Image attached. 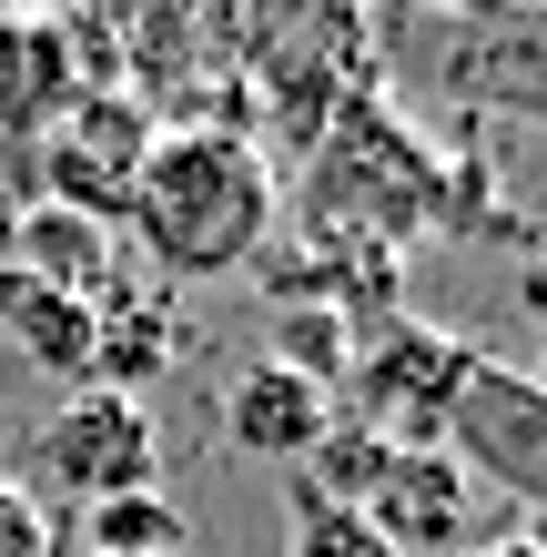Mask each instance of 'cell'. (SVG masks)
<instances>
[{
  "label": "cell",
  "instance_id": "13",
  "mask_svg": "<svg viewBox=\"0 0 547 557\" xmlns=\"http://www.w3.org/2000/svg\"><path fill=\"white\" fill-rule=\"evenodd\" d=\"M0 557H61L51 547V507L30 497L21 476H0Z\"/></svg>",
  "mask_w": 547,
  "mask_h": 557
},
{
  "label": "cell",
  "instance_id": "6",
  "mask_svg": "<svg viewBox=\"0 0 547 557\" xmlns=\"http://www.w3.org/2000/svg\"><path fill=\"white\" fill-rule=\"evenodd\" d=\"M152 133H163V122H152L122 82H91L21 162L41 173V203H51V213H82V223H102V234H112V223L133 213V183H142Z\"/></svg>",
  "mask_w": 547,
  "mask_h": 557
},
{
  "label": "cell",
  "instance_id": "9",
  "mask_svg": "<svg viewBox=\"0 0 547 557\" xmlns=\"http://www.w3.org/2000/svg\"><path fill=\"white\" fill-rule=\"evenodd\" d=\"M11 274H30V284H51V294H72V305L102 314L112 305V234L41 203V213H21V234H11Z\"/></svg>",
  "mask_w": 547,
  "mask_h": 557
},
{
  "label": "cell",
  "instance_id": "7",
  "mask_svg": "<svg viewBox=\"0 0 547 557\" xmlns=\"http://www.w3.org/2000/svg\"><path fill=\"white\" fill-rule=\"evenodd\" d=\"M345 425L335 406V375L325 366H295V355H264V366H244L234 385H223V436H234L244 456H264V467H314L325 456V436Z\"/></svg>",
  "mask_w": 547,
  "mask_h": 557
},
{
  "label": "cell",
  "instance_id": "15",
  "mask_svg": "<svg viewBox=\"0 0 547 557\" xmlns=\"http://www.w3.org/2000/svg\"><path fill=\"white\" fill-rule=\"evenodd\" d=\"M527 385H537V396H547V355H537V375H527Z\"/></svg>",
  "mask_w": 547,
  "mask_h": 557
},
{
  "label": "cell",
  "instance_id": "1",
  "mask_svg": "<svg viewBox=\"0 0 547 557\" xmlns=\"http://www.w3.org/2000/svg\"><path fill=\"white\" fill-rule=\"evenodd\" d=\"M274 203H284V183H274V152L253 133H192V122H163L152 152H142V183H133L122 234L142 244L152 274L213 284V274L264 264Z\"/></svg>",
  "mask_w": 547,
  "mask_h": 557
},
{
  "label": "cell",
  "instance_id": "5",
  "mask_svg": "<svg viewBox=\"0 0 547 557\" xmlns=\"http://www.w3.org/2000/svg\"><path fill=\"white\" fill-rule=\"evenodd\" d=\"M436 446L457 456L476 486H497V497L547 517V396L527 385V366L467 345L457 385H446V416H436Z\"/></svg>",
  "mask_w": 547,
  "mask_h": 557
},
{
  "label": "cell",
  "instance_id": "14",
  "mask_svg": "<svg viewBox=\"0 0 547 557\" xmlns=\"http://www.w3.org/2000/svg\"><path fill=\"white\" fill-rule=\"evenodd\" d=\"M518 305H527V314L547 324V244H537V253H527V264H518Z\"/></svg>",
  "mask_w": 547,
  "mask_h": 557
},
{
  "label": "cell",
  "instance_id": "10",
  "mask_svg": "<svg viewBox=\"0 0 547 557\" xmlns=\"http://www.w3.org/2000/svg\"><path fill=\"white\" fill-rule=\"evenodd\" d=\"M0 314H11V335L30 366H51V375H91V345H102V314L72 305V294H51V284H30V274H0Z\"/></svg>",
  "mask_w": 547,
  "mask_h": 557
},
{
  "label": "cell",
  "instance_id": "12",
  "mask_svg": "<svg viewBox=\"0 0 547 557\" xmlns=\"http://www.w3.org/2000/svg\"><path fill=\"white\" fill-rule=\"evenodd\" d=\"M284 528H295V557H396L356 507H335V497H314V486L295 476L284 486Z\"/></svg>",
  "mask_w": 547,
  "mask_h": 557
},
{
  "label": "cell",
  "instance_id": "11",
  "mask_svg": "<svg viewBox=\"0 0 547 557\" xmlns=\"http://www.w3.org/2000/svg\"><path fill=\"white\" fill-rule=\"evenodd\" d=\"M82 557H183V507L163 486H133V497H102L82 507Z\"/></svg>",
  "mask_w": 547,
  "mask_h": 557
},
{
  "label": "cell",
  "instance_id": "4",
  "mask_svg": "<svg viewBox=\"0 0 547 557\" xmlns=\"http://www.w3.org/2000/svg\"><path fill=\"white\" fill-rule=\"evenodd\" d=\"M163 476V436H152V406L122 396V385H72V406L41 416L30 436V497L61 507H102L133 497V486Z\"/></svg>",
  "mask_w": 547,
  "mask_h": 557
},
{
  "label": "cell",
  "instance_id": "3",
  "mask_svg": "<svg viewBox=\"0 0 547 557\" xmlns=\"http://www.w3.org/2000/svg\"><path fill=\"white\" fill-rule=\"evenodd\" d=\"M436 183H446V162L385 102H365V91L335 112V133L314 143V213L345 223V234H406V223H426Z\"/></svg>",
  "mask_w": 547,
  "mask_h": 557
},
{
  "label": "cell",
  "instance_id": "2",
  "mask_svg": "<svg viewBox=\"0 0 547 557\" xmlns=\"http://www.w3.org/2000/svg\"><path fill=\"white\" fill-rule=\"evenodd\" d=\"M304 486L356 507L396 557H476V528H487L476 517V476L446 446H385L365 425H335L325 456L304 467Z\"/></svg>",
  "mask_w": 547,
  "mask_h": 557
},
{
  "label": "cell",
  "instance_id": "8",
  "mask_svg": "<svg viewBox=\"0 0 547 557\" xmlns=\"http://www.w3.org/2000/svg\"><path fill=\"white\" fill-rule=\"evenodd\" d=\"M82 51H72V21H41V11H0V152H30L61 112L82 102Z\"/></svg>",
  "mask_w": 547,
  "mask_h": 557
}]
</instances>
